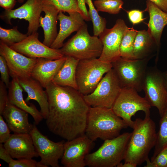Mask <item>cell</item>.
Masks as SVG:
<instances>
[{
  "label": "cell",
  "instance_id": "1",
  "mask_svg": "<svg viewBox=\"0 0 167 167\" xmlns=\"http://www.w3.org/2000/svg\"><path fill=\"white\" fill-rule=\"evenodd\" d=\"M49 112L46 123L52 133L66 140L85 134L90 106L73 88L51 82L45 88Z\"/></svg>",
  "mask_w": 167,
  "mask_h": 167
},
{
  "label": "cell",
  "instance_id": "2",
  "mask_svg": "<svg viewBox=\"0 0 167 167\" xmlns=\"http://www.w3.org/2000/svg\"><path fill=\"white\" fill-rule=\"evenodd\" d=\"M132 129L124 160L125 162L140 165L145 161L150 151L155 145L156 125L150 116H145L143 119L136 118Z\"/></svg>",
  "mask_w": 167,
  "mask_h": 167
},
{
  "label": "cell",
  "instance_id": "3",
  "mask_svg": "<svg viewBox=\"0 0 167 167\" xmlns=\"http://www.w3.org/2000/svg\"><path fill=\"white\" fill-rule=\"evenodd\" d=\"M128 127L112 108L90 107L85 134L93 141L98 138L105 140L117 137Z\"/></svg>",
  "mask_w": 167,
  "mask_h": 167
},
{
  "label": "cell",
  "instance_id": "4",
  "mask_svg": "<svg viewBox=\"0 0 167 167\" xmlns=\"http://www.w3.org/2000/svg\"><path fill=\"white\" fill-rule=\"evenodd\" d=\"M131 133L125 132L112 139L105 140L95 152L86 156V166L114 167L124 160Z\"/></svg>",
  "mask_w": 167,
  "mask_h": 167
},
{
  "label": "cell",
  "instance_id": "5",
  "mask_svg": "<svg viewBox=\"0 0 167 167\" xmlns=\"http://www.w3.org/2000/svg\"><path fill=\"white\" fill-rule=\"evenodd\" d=\"M102 43L98 36L90 35L85 23L76 33L64 44L60 49L64 56L79 60L98 58L103 50Z\"/></svg>",
  "mask_w": 167,
  "mask_h": 167
},
{
  "label": "cell",
  "instance_id": "6",
  "mask_svg": "<svg viewBox=\"0 0 167 167\" xmlns=\"http://www.w3.org/2000/svg\"><path fill=\"white\" fill-rule=\"evenodd\" d=\"M112 68L111 63L101 61L98 58L79 60L76 72L78 90L83 96L91 93L104 75Z\"/></svg>",
  "mask_w": 167,
  "mask_h": 167
},
{
  "label": "cell",
  "instance_id": "7",
  "mask_svg": "<svg viewBox=\"0 0 167 167\" xmlns=\"http://www.w3.org/2000/svg\"><path fill=\"white\" fill-rule=\"evenodd\" d=\"M151 57L141 59H129L120 57L111 63L122 88L131 87L138 92L143 86Z\"/></svg>",
  "mask_w": 167,
  "mask_h": 167
},
{
  "label": "cell",
  "instance_id": "8",
  "mask_svg": "<svg viewBox=\"0 0 167 167\" xmlns=\"http://www.w3.org/2000/svg\"><path fill=\"white\" fill-rule=\"evenodd\" d=\"M138 92L132 88H122L112 108L115 113L132 128L134 121L131 118L137 112L142 111L145 116H150L151 106L145 98L141 96Z\"/></svg>",
  "mask_w": 167,
  "mask_h": 167
},
{
  "label": "cell",
  "instance_id": "9",
  "mask_svg": "<svg viewBox=\"0 0 167 167\" xmlns=\"http://www.w3.org/2000/svg\"><path fill=\"white\" fill-rule=\"evenodd\" d=\"M122 88L112 68L105 74L94 90L83 97L90 107L112 108Z\"/></svg>",
  "mask_w": 167,
  "mask_h": 167
},
{
  "label": "cell",
  "instance_id": "10",
  "mask_svg": "<svg viewBox=\"0 0 167 167\" xmlns=\"http://www.w3.org/2000/svg\"><path fill=\"white\" fill-rule=\"evenodd\" d=\"M143 90L146 99L161 117L167 107V89L163 72L156 66L148 67Z\"/></svg>",
  "mask_w": 167,
  "mask_h": 167
},
{
  "label": "cell",
  "instance_id": "11",
  "mask_svg": "<svg viewBox=\"0 0 167 167\" xmlns=\"http://www.w3.org/2000/svg\"><path fill=\"white\" fill-rule=\"evenodd\" d=\"M34 125L30 134L32 139L36 150L41 158L40 162L46 167H59L58 161L64 152L63 141L58 142L53 141L43 135Z\"/></svg>",
  "mask_w": 167,
  "mask_h": 167
},
{
  "label": "cell",
  "instance_id": "12",
  "mask_svg": "<svg viewBox=\"0 0 167 167\" xmlns=\"http://www.w3.org/2000/svg\"><path fill=\"white\" fill-rule=\"evenodd\" d=\"M128 27L124 20L119 19L112 28L105 29L99 36L103 46L100 60L112 63L121 57L120 45Z\"/></svg>",
  "mask_w": 167,
  "mask_h": 167
},
{
  "label": "cell",
  "instance_id": "13",
  "mask_svg": "<svg viewBox=\"0 0 167 167\" xmlns=\"http://www.w3.org/2000/svg\"><path fill=\"white\" fill-rule=\"evenodd\" d=\"M41 0H27L23 5L15 9L5 10L0 15L1 19L11 25L12 19H24L28 22V36L37 32L40 27L39 19L42 11Z\"/></svg>",
  "mask_w": 167,
  "mask_h": 167
},
{
  "label": "cell",
  "instance_id": "14",
  "mask_svg": "<svg viewBox=\"0 0 167 167\" xmlns=\"http://www.w3.org/2000/svg\"><path fill=\"white\" fill-rule=\"evenodd\" d=\"M93 141L85 134L64 143L61 163L65 167H84L85 158L94 146Z\"/></svg>",
  "mask_w": 167,
  "mask_h": 167
},
{
  "label": "cell",
  "instance_id": "15",
  "mask_svg": "<svg viewBox=\"0 0 167 167\" xmlns=\"http://www.w3.org/2000/svg\"><path fill=\"white\" fill-rule=\"evenodd\" d=\"M38 37L39 33L36 32L28 36L22 41L9 46L15 51L30 58L55 60L65 56L60 49H53L46 46L40 41Z\"/></svg>",
  "mask_w": 167,
  "mask_h": 167
},
{
  "label": "cell",
  "instance_id": "16",
  "mask_svg": "<svg viewBox=\"0 0 167 167\" xmlns=\"http://www.w3.org/2000/svg\"><path fill=\"white\" fill-rule=\"evenodd\" d=\"M0 55L5 59L10 76L18 78L31 77L32 70L38 58L28 57L0 41Z\"/></svg>",
  "mask_w": 167,
  "mask_h": 167
},
{
  "label": "cell",
  "instance_id": "17",
  "mask_svg": "<svg viewBox=\"0 0 167 167\" xmlns=\"http://www.w3.org/2000/svg\"><path fill=\"white\" fill-rule=\"evenodd\" d=\"M3 144L13 158L32 159L39 156L30 134H11Z\"/></svg>",
  "mask_w": 167,
  "mask_h": 167
},
{
  "label": "cell",
  "instance_id": "18",
  "mask_svg": "<svg viewBox=\"0 0 167 167\" xmlns=\"http://www.w3.org/2000/svg\"><path fill=\"white\" fill-rule=\"evenodd\" d=\"M65 15L63 12H60L58 16L59 21L60 28L58 35L50 47L59 49L63 45L65 40L72 33L77 32L84 24L85 22L82 15L78 12H74Z\"/></svg>",
  "mask_w": 167,
  "mask_h": 167
},
{
  "label": "cell",
  "instance_id": "19",
  "mask_svg": "<svg viewBox=\"0 0 167 167\" xmlns=\"http://www.w3.org/2000/svg\"><path fill=\"white\" fill-rule=\"evenodd\" d=\"M28 113L8 102L2 115L14 133L30 134L34 125L29 122Z\"/></svg>",
  "mask_w": 167,
  "mask_h": 167
},
{
  "label": "cell",
  "instance_id": "20",
  "mask_svg": "<svg viewBox=\"0 0 167 167\" xmlns=\"http://www.w3.org/2000/svg\"><path fill=\"white\" fill-rule=\"evenodd\" d=\"M66 59L65 56L55 60L38 58L37 61L32 71L31 77L45 88L52 82Z\"/></svg>",
  "mask_w": 167,
  "mask_h": 167
},
{
  "label": "cell",
  "instance_id": "21",
  "mask_svg": "<svg viewBox=\"0 0 167 167\" xmlns=\"http://www.w3.org/2000/svg\"><path fill=\"white\" fill-rule=\"evenodd\" d=\"M19 84L28 96L25 101L28 102L30 100L36 101L40 108V112L44 119H46L49 112V103L46 91L37 80L31 77L18 78Z\"/></svg>",
  "mask_w": 167,
  "mask_h": 167
},
{
  "label": "cell",
  "instance_id": "22",
  "mask_svg": "<svg viewBox=\"0 0 167 167\" xmlns=\"http://www.w3.org/2000/svg\"><path fill=\"white\" fill-rule=\"evenodd\" d=\"M149 15L147 31L155 42L158 54L161 39L164 27L167 25V12L158 7L152 2L147 0L144 10Z\"/></svg>",
  "mask_w": 167,
  "mask_h": 167
},
{
  "label": "cell",
  "instance_id": "23",
  "mask_svg": "<svg viewBox=\"0 0 167 167\" xmlns=\"http://www.w3.org/2000/svg\"><path fill=\"white\" fill-rule=\"evenodd\" d=\"M8 88V102L26 111L33 117L36 125H38L44 119L41 113L32 104L28 105L24 100L23 89L20 85L18 78L13 77Z\"/></svg>",
  "mask_w": 167,
  "mask_h": 167
},
{
  "label": "cell",
  "instance_id": "24",
  "mask_svg": "<svg viewBox=\"0 0 167 167\" xmlns=\"http://www.w3.org/2000/svg\"><path fill=\"white\" fill-rule=\"evenodd\" d=\"M42 11L45 12V16L44 17H40L39 23L44 32L43 43L50 47L58 34L57 24L58 16L60 12L54 6L43 3Z\"/></svg>",
  "mask_w": 167,
  "mask_h": 167
},
{
  "label": "cell",
  "instance_id": "25",
  "mask_svg": "<svg viewBox=\"0 0 167 167\" xmlns=\"http://www.w3.org/2000/svg\"><path fill=\"white\" fill-rule=\"evenodd\" d=\"M65 56V62L52 82L58 85L70 87L78 90L76 72L79 60L71 56Z\"/></svg>",
  "mask_w": 167,
  "mask_h": 167
},
{
  "label": "cell",
  "instance_id": "26",
  "mask_svg": "<svg viewBox=\"0 0 167 167\" xmlns=\"http://www.w3.org/2000/svg\"><path fill=\"white\" fill-rule=\"evenodd\" d=\"M154 45H156L147 31L143 30L138 31L134 42V59L148 57Z\"/></svg>",
  "mask_w": 167,
  "mask_h": 167
},
{
  "label": "cell",
  "instance_id": "27",
  "mask_svg": "<svg viewBox=\"0 0 167 167\" xmlns=\"http://www.w3.org/2000/svg\"><path fill=\"white\" fill-rule=\"evenodd\" d=\"M137 31L128 27L123 37L120 47L121 57L134 59V45Z\"/></svg>",
  "mask_w": 167,
  "mask_h": 167
},
{
  "label": "cell",
  "instance_id": "28",
  "mask_svg": "<svg viewBox=\"0 0 167 167\" xmlns=\"http://www.w3.org/2000/svg\"><path fill=\"white\" fill-rule=\"evenodd\" d=\"M159 122V129L157 133V139L154 147L152 160L162 150L167 147V107Z\"/></svg>",
  "mask_w": 167,
  "mask_h": 167
},
{
  "label": "cell",
  "instance_id": "29",
  "mask_svg": "<svg viewBox=\"0 0 167 167\" xmlns=\"http://www.w3.org/2000/svg\"><path fill=\"white\" fill-rule=\"evenodd\" d=\"M84 1L88 6V12L93 24L94 35L99 36L106 28V19L99 15L92 0H84Z\"/></svg>",
  "mask_w": 167,
  "mask_h": 167
},
{
  "label": "cell",
  "instance_id": "30",
  "mask_svg": "<svg viewBox=\"0 0 167 167\" xmlns=\"http://www.w3.org/2000/svg\"><path fill=\"white\" fill-rule=\"evenodd\" d=\"M28 36L27 34H24L20 32L18 30L17 26L9 29L0 27V41L9 46L22 41Z\"/></svg>",
  "mask_w": 167,
  "mask_h": 167
},
{
  "label": "cell",
  "instance_id": "31",
  "mask_svg": "<svg viewBox=\"0 0 167 167\" xmlns=\"http://www.w3.org/2000/svg\"><path fill=\"white\" fill-rule=\"evenodd\" d=\"M41 1L43 4L54 6L59 12H66L69 14L78 12L81 15L77 0H41Z\"/></svg>",
  "mask_w": 167,
  "mask_h": 167
},
{
  "label": "cell",
  "instance_id": "32",
  "mask_svg": "<svg viewBox=\"0 0 167 167\" xmlns=\"http://www.w3.org/2000/svg\"><path fill=\"white\" fill-rule=\"evenodd\" d=\"M124 2L122 0H96L94 4L97 11L112 14L118 13L122 8Z\"/></svg>",
  "mask_w": 167,
  "mask_h": 167
},
{
  "label": "cell",
  "instance_id": "33",
  "mask_svg": "<svg viewBox=\"0 0 167 167\" xmlns=\"http://www.w3.org/2000/svg\"><path fill=\"white\" fill-rule=\"evenodd\" d=\"M145 167H167V147L160 152L152 160L148 157Z\"/></svg>",
  "mask_w": 167,
  "mask_h": 167
},
{
  "label": "cell",
  "instance_id": "34",
  "mask_svg": "<svg viewBox=\"0 0 167 167\" xmlns=\"http://www.w3.org/2000/svg\"><path fill=\"white\" fill-rule=\"evenodd\" d=\"M9 167H46L40 161L37 162L32 159H13L8 164Z\"/></svg>",
  "mask_w": 167,
  "mask_h": 167
},
{
  "label": "cell",
  "instance_id": "35",
  "mask_svg": "<svg viewBox=\"0 0 167 167\" xmlns=\"http://www.w3.org/2000/svg\"><path fill=\"white\" fill-rule=\"evenodd\" d=\"M0 72L1 81L8 88L10 83V73L6 61L1 55L0 56Z\"/></svg>",
  "mask_w": 167,
  "mask_h": 167
},
{
  "label": "cell",
  "instance_id": "36",
  "mask_svg": "<svg viewBox=\"0 0 167 167\" xmlns=\"http://www.w3.org/2000/svg\"><path fill=\"white\" fill-rule=\"evenodd\" d=\"M2 115H0V143H4L10 138L11 134L8 126L3 119Z\"/></svg>",
  "mask_w": 167,
  "mask_h": 167
},
{
  "label": "cell",
  "instance_id": "37",
  "mask_svg": "<svg viewBox=\"0 0 167 167\" xmlns=\"http://www.w3.org/2000/svg\"><path fill=\"white\" fill-rule=\"evenodd\" d=\"M5 84L0 81V114L2 115L6 104L8 102V93Z\"/></svg>",
  "mask_w": 167,
  "mask_h": 167
},
{
  "label": "cell",
  "instance_id": "38",
  "mask_svg": "<svg viewBox=\"0 0 167 167\" xmlns=\"http://www.w3.org/2000/svg\"><path fill=\"white\" fill-rule=\"evenodd\" d=\"M143 11L138 10H132L127 11L129 19L133 25L138 24L144 20Z\"/></svg>",
  "mask_w": 167,
  "mask_h": 167
},
{
  "label": "cell",
  "instance_id": "39",
  "mask_svg": "<svg viewBox=\"0 0 167 167\" xmlns=\"http://www.w3.org/2000/svg\"><path fill=\"white\" fill-rule=\"evenodd\" d=\"M79 8L81 15L85 20L89 21L91 20L88 12L84 0H77Z\"/></svg>",
  "mask_w": 167,
  "mask_h": 167
},
{
  "label": "cell",
  "instance_id": "40",
  "mask_svg": "<svg viewBox=\"0 0 167 167\" xmlns=\"http://www.w3.org/2000/svg\"><path fill=\"white\" fill-rule=\"evenodd\" d=\"M0 158L8 164H9L13 158L6 149L2 143H0Z\"/></svg>",
  "mask_w": 167,
  "mask_h": 167
},
{
  "label": "cell",
  "instance_id": "41",
  "mask_svg": "<svg viewBox=\"0 0 167 167\" xmlns=\"http://www.w3.org/2000/svg\"><path fill=\"white\" fill-rule=\"evenodd\" d=\"M16 3V0H0V6L5 10L13 9Z\"/></svg>",
  "mask_w": 167,
  "mask_h": 167
},
{
  "label": "cell",
  "instance_id": "42",
  "mask_svg": "<svg viewBox=\"0 0 167 167\" xmlns=\"http://www.w3.org/2000/svg\"><path fill=\"white\" fill-rule=\"evenodd\" d=\"M156 5L162 11L167 12V0H148Z\"/></svg>",
  "mask_w": 167,
  "mask_h": 167
},
{
  "label": "cell",
  "instance_id": "43",
  "mask_svg": "<svg viewBox=\"0 0 167 167\" xmlns=\"http://www.w3.org/2000/svg\"><path fill=\"white\" fill-rule=\"evenodd\" d=\"M137 165L129 162H125L123 164L120 163L117 166V167H136Z\"/></svg>",
  "mask_w": 167,
  "mask_h": 167
},
{
  "label": "cell",
  "instance_id": "44",
  "mask_svg": "<svg viewBox=\"0 0 167 167\" xmlns=\"http://www.w3.org/2000/svg\"><path fill=\"white\" fill-rule=\"evenodd\" d=\"M163 75L165 79L166 86L167 89V71L163 72Z\"/></svg>",
  "mask_w": 167,
  "mask_h": 167
},
{
  "label": "cell",
  "instance_id": "45",
  "mask_svg": "<svg viewBox=\"0 0 167 167\" xmlns=\"http://www.w3.org/2000/svg\"><path fill=\"white\" fill-rule=\"evenodd\" d=\"M18 2L20 3H22L24 1V0H17Z\"/></svg>",
  "mask_w": 167,
  "mask_h": 167
},
{
  "label": "cell",
  "instance_id": "46",
  "mask_svg": "<svg viewBox=\"0 0 167 167\" xmlns=\"http://www.w3.org/2000/svg\"><path fill=\"white\" fill-rule=\"evenodd\" d=\"M100 0L105 1V0Z\"/></svg>",
  "mask_w": 167,
  "mask_h": 167
}]
</instances>
